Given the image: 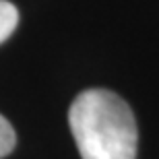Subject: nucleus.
<instances>
[{"label":"nucleus","mask_w":159,"mask_h":159,"mask_svg":"<svg viewBox=\"0 0 159 159\" xmlns=\"http://www.w3.org/2000/svg\"><path fill=\"white\" fill-rule=\"evenodd\" d=\"M68 126L83 159H136V118L114 91L87 89L79 93L68 110Z\"/></svg>","instance_id":"nucleus-1"},{"label":"nucleus","mask_w":159,"mask_h":159,"mask_svg":"<svg viewBox=\"0 0 159 159\" xmlns=\"http://www.w3.org/2000/svg\"><path fill=\"white\" fill-rule=\"evenodd\" d=\"M19 25V11L8 0H0V43L12 35Z\"/></svg>","instance_id":"nucleus-2"},{"label":"nucleus","mask_w":159,"mask_h":159,"mask_svg":"<svg viewBox=\"0 0 159 159\" xmlns=\"http://www.w3.org/2000/svg\"><path fill=\"white\" fill-rule=\"evenodd\" d=\"M17 145V134L12 124L0 114V159L12 153V149Z\"/></svg>","instance_id":"nucleus-3"}]
</instances>
